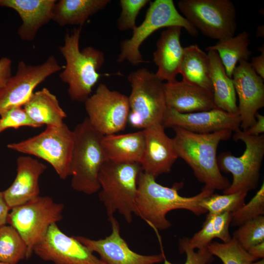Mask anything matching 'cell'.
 Segmentation results:
<instances>
[{
  "label": "cell",
  "instance_id": "obj_3",
  "mask_svg": "<svg viewBox=\"0 0 264 264\" xmlns=\"http://www.w3.org/2000/svg\"><path fill=\"white\" fill-rule=\"evenodd\" d=\"M81 30V27H79L67 33L64 44L59 47L66 61L59 77L68 85V93L71 99L85 102L101 76L98 70L104 64L105 57L103 52L92 46L80 50Z\"/></svg>",
  "mask_w": 264,
  "mask_h": 264
},
{
  "label": "cell",
  "instance_id": "obj_1",
  "mask_svg": "<svg viewBox=\"0 0 264 264\" xmlns=\"http://www.w3.org/2000/svg\"><path fill=\"white\" fill-rule=\"evenodd\" d=\"M154 177L141 171L137 180L136 206L137 216L155 229L163 230L170 227L167 214L175 209H185L197 216L207 212L199 203L214 193V190L203 187L201 192L190 197H183L178 190L183 182L175 183L172 187L158 183Z\"/></svg>",
  "mask_w": 264,
  "mask_h": 264
},
{
  "label": "cell",
  "instance_id": "obj_27",
  "mask_svg": "<svg viewBox=\"0 0 264 264\" xmlns=\"http://www.w3.org/2000/svg\"><path fill=\"white\" fill-rule=\"evenodd\" d=\"M179 73L183 81L213 92L210 76V62L207 53L197 44L184 47Z\"/></svg>",
  "mask_w": 264,
  "mask_h": 264
},
{
  "label": "cell",
  "instance_id": "obj_36",
  "mask_svg": "<svg viewBox=\"0 0 264 264\" xmlns=\"http://www.w3.org/2000/svg\"><path fill=\"white\" fill-rule=\"evenodd\" d=\"M0 116V133L8 128L18 129L22 126L41 127L32 120L22 107L10 109Z\"/></svg>",
  "mask_w": 264,
  "mask_h": 264
},
{
  "label": "cell",
  "instance_id": "obj_9",
  "mask_svg": "<svg viewBox=\"0 0 264 264\" xmlns=\"http://www.w3.org/2000/svg\"><path fill=\"white\" fill-rule=\"evenodd\" d=\"M74 139L73 131L64 123L58 126H46L41 133L20 142L9 144L7 147L45 160L60 178L65 180L70 174Z\"/></svg>",
  "mask_w": 264,
  "mask_h": 264
},
{
  "label": "cell",
  "instance_id": "obj_22",
  "mask_svg": "<svg viewBox=\"0 0 264 264\" xmlns=\"http://www.w3.org/2000/svg\"><path fill=\"white\" fill-rule=\"evenodd\" d=\"M55 0H0V6L15 10L22 23L18 34L22 40L34 39L39 29L52 20Z\"/></svg>",
  "mask_w": 264,
  "mask_h": 264
},
{
  "label": "cell",
  "instance_id": "obj_25",
  "mask_svg": "<svg viewBox=\"0 0 264 264\" xmlns=\"http://www.w3.org/2000/svg\"><path fill=\"white\" fill-rule=\"evenodd\" d=\"M23 106L29 117L40 127L61 126L66 117L56 96L45 88L33 92Z\"/></svg>",
  "mask_w": 264,
  "mask_h": 264
},
{
  "label": "cell",
  "instance_id": "obj_17",
  "mask_svg": "<svg viewBox=\"0 0 264 264\" xmlns=\"http://www.w3.org/2000/svg\"><path fill=\"white\" fill-rule=\"evenodd\" d=\"M162 125L165 128L177 127L200 134L225 130L236 132L241 130V119L238 113H230L218 108L189 113L167 109Z\"/></svg>",
  "mask_w": 264,
  "mask_h": 264
},
{
  "label": "cell",
  "instance_id": "obj_42",
  "mask_svg": "<svg viewBox=\"0 0 264 264\" xmlns=\"http://www.w3.org/2000/svg\"><path fill=\"white\" fill-rule=\"evenodd\" d=\"M247 251L257 259H263L264 258V242L251 246Z\"/></svg>",
  "mask_w": 264,
  "mask_h": 264
},
{
  "label": "cell",
  "instance_id": "obj_40",
  "mask_svg": "<svg viewBox=\"0 0 264 264\" xmlns=\"http://www.w3.org/2000/svg\"><path fill=\"white\" fill-rule=\"evenodd\" d=\"M255 117L254 123L246 131H243L250 135L258 136L264 132V116L257 112Z\"/></svg>",
  "mask_w": 264,
  "mask_h": 264
},
{
  "label": "cell",
  "instance_id": "obj_34",
  "mask_svg": "<svg viewBox=\"0 0 264 264\" xmlns=\"http://www.w3.org/2000/svg\"><path fill=\"white\" fill-rule=\"evenodd\" d=\"M264 215V184L255 196L239 209L231 213L232 226H239L246 221Z\"/></svg>",
  "mask_w": 264,
  "mask_h": 264
},
{
  "label": "cell",
  "instance_id": "obj_28",
  "mask_svg": "<svg viewBox=\"0 0 264 264\" xmlns=\"http://www.w3.org/2000/svg\"><path fill=\"white\" fill-rule=\"evenodd\" d=\"M250 43L249 33L243 31L236 36L219 40L205 50L217 52L227 75L232 78L237 63L241 61H248L249 59L252 54L248 47Z\"/></svg>",
  "mask_w": 264,
  "mask_h": 264
},
{
  "label": "cell",
  "instance_id": "obj_14",
  "mask_svg": "<svg viewBox=\"0 0 264 264\" xmlns=\"http://www.w3.org/2000/svg\"><path fill=\"white\" fill-rule=\"evenodd\" d=\"M33 252L55 264H105L74 236L64 233L56 223L49 226L42 240L34 246Z\"/></svg>",
  "mask_w": 264,
  "mask_h": 264
},
{
  "label": "cell",
  "instance_id": "obj_35",
  "mask_svg": "<svg viewBox=\"0 0 264 264\" xmlns=\"http://www.w3.org/2000/svg\"><path fill=\"white\" fill-rule=\"evenodd\" d=\"M151 1L149 0H121V12L117 20V27L120 31L132 30L137 26L136 20L141 10Z\"/></svg>",
  "mask_w": 264,
  "mask_h": 264
},
{
  "label": "cell",
  "instance_id": "obj_12",
  "mask_svg": "<svg viewBox=\"0 0 264 264\" xmlns=\"http://www.w3.org/2000/svg\"><path fill=\"white\" fill-rule=\"evenodd\" d=\"M91 125L104 135L124 130L128 123V96L100 84L95 92L85 101Z\"/></svg>",
  "mask_w": 264,
  "mask_h": 264
},
{
  "label": "cell",
  "instance_id": "obj_7",
  "mask_svg": "<svg viewBox=\"0 0 264 264\" xmlns=\"http://www.w3.org/2000/svg\"><path fill=\"white\" fill-rule=\"evenodd\" d=\"M179 26L184 28L192 36L198 32L176 9L173 0H155L150 1L145 19L132 31L131 38L120 44V53L117 61H127L134 66L145 61L139 50L142 44L154 31L162 28Z\"/></svg>",
  "mask_w": 264,
  "mask_h": 264
},
{
  "label": "cell",
  "instance_id": "obj_13",
  "mask_svg": "<svg viewBox=\"0 0 264 264\" xmlns=\"http://www.w3.org/2000/svg\"><path fill=\"white\" fill-rule=\"evenodd\" d=\"M62 68L54 56L38 65L20 61L16 74L0 88V114L13 108L23 106L39 84Z\"/></svg>",
  "mask_w": 264,
  "mask_h": 264
},
{
  "label": "cell",
  "instance_id": "obj_19",
  "mask_svg": "<svg viewBox=\"0 0 264 264\" xmlns=\"http://www.w3.org/2000/svg\"><path fill=\"white\" fill-rule=\"evenodd\" d=\"M46 169L45 164L29 156L17 158L15 179L3 191L5 200L11 209L40 196L39 178Z\"/></svg>",
  "mask_w": 264,
  "mask_h": 264
},
{
  "label": "cell",
  "instance_id": "obj_39",
  "mask_svg": "<svg viewBox=\"0 0 264 264\" xmlns=\"http://www.w3.org/2000/svg\"><path fill=\"white\" fill-rule=\"evenodd\" d=\"M261 54L254 57L251 59L250 64L255 72L264 79V45L259 48Z\"/></svg>",
  "mask_w": 264,
  "mask_h": 264
},
{
  "label": "cell",
  "instance_id": "obj_33",
  "mask_svg": "<svg viewBox=\"0 0 264 264\" xmlns=\"http://www.w3.org/2000/svg\"><path fill=\"white\" fill-rule=\"evenodd\" d=\"M232 238L245 250L264 242V217L259 216L239 226Z\"/></svg>",
  "mask_w": 264,
  "mask_h": 264
},
{
  "label": "cell",
  "instance_id": "obj_6",
  "mask_svg": "<svg viewBox=\"0 0 264 264\" xmlns=\"http://www.w3.org/2000/svg\"><path fill=\"white\" fill-rule=\"evenodd\" d=\"M128 80L131 86L128 123L143 130L162 124L167 109L162 81L144 67L131 72Z\"/></svg>",
  "mask_w": 264,
  "mask_h": 264
},
{
  "label": "cell",
  "instance_id": "obj_41",
  "mask_svg": "<svg viewBox=\"0 0 264 264\" xmlns=\"http://www.w3.org/2000/svg\"><path fill=\"white\" fill-rule=\"evenodd\" d=\"M11 209L6 202L3 192L0 191V227L6 225Z\"/></svg>",
  "mask_w": 264,
  "mask_h": 264
},
{
  "label": "cell",
  "instance_id": "obj_18",
  "mask_svg": "<svg viewBox=\"0 0 264 264\" xmlns=\"http://www.w3.org/2000/svg\"><path fill=\"white\" fill-rule=\"evenodd\" d=\"M143 131L145 149L141 166L144 173L156 178L169 173L178 157L172 138L166 134L162 124L153 125Z\"/></svg>",
  "mask_w": 264,
  "mask_h": 264
},
{
  "label": "cell",
  "instance_id": "obj_4",
  "mask_svg": "<svg viewBox=\"0 0 264 264\" xmlns=\"http://www.w3.org/2000/svg\"><path fill=\"white\" fill-rule=\"evenodd\" d=\"M142 171L141 164L107 160L98 175L99 199L104 203L108 218L117 211L128 223L133 214L137 216L136 197L137 180Z\"/></svg>",
  "mask_w": 264,
  "mask_h": 264
},
{
  "label": "cell",
  "instance_id": "obj_31",
  "mask_svg": "<svg viewBox=\"0 0 264 264\" xmlns=\"http://www.w3.org/2000/svg\"><path fill=\"white\" fill-rule=\"evenodd\" d=\"M247 193L248 192L243 190L222 195L213 193L202 199L199 205L211 214L232 213L244 205Z\"/></svg>",
  "mask_w": 264,
  "mask_h": 264
},
{
  "label": "cell",
  "instance_id": "obj_11",
  "mask_svg": "<svg viewBox=\"0 0 264 264\" xmlns=\"http://www.w3.org/2000/svg\"><path fill=\"white\" fill-rule=\"evenodd\" d=\"M183 17L204 35L219 40L235 36L236 10L229 0H180Z\"/></svg>",
  "mask_w": 264,
  "mask_h": 264
},
{
  "label": "cell",
  "instance_id": "obj_15",
  "mask_svg": "<svg viewBox=\"0 0 264 264\" xmlns=\"http://www.w3.org/2000/svg\"><path fill=\"white\" fill-rule=\"evenodd\" d=\"M239 63L232 78L239 97L241 128L245 131L255 122L258 110L264 107V79L255 72L250 63L246 61Z\"/></svg>",
  "mask_w": 264,
  "mask_h": 264
},
{
  "label": "cell",
  "instance_id": "obj_26",
  "mask_svg": "<svg viewBox=\"0 0 264 264\" xmlns=\"http://www.w3.org/2000/svg\"><path fill=\"white\" fill-rule=\"evenodd\" d=\"M110 0H61L55 3L52 20L60 26L83 25L88 18L104 9Z\"/></svg>",
  "mask_w": 264,
  "mask_h": 264
},
{
  "label": "cell",
  "instance_id": "obj_24",
  "mask_svg": "<svg viewBox=\"0 0 264 264\" xmlns=\"http://www.w3.org/2000/svg\"><path fill=\"white\" fill-rule=\"evenodd\" d=\"M207 54L209 59L210 76L216 108L230 113H238L236 94L232 78L227 75L217 51L209 50Z\"/></svg>",
  "mask_w": 264,
  "mask_h": 264
},
{
  "label": "cell",
  "instance_id": "obj_8",
  "mask_svg": "<svg viewBox=\"0 0 264 264\" xmlns=\"http://www.w3.org/2000/svg\"><path fill=\"white\" fill-rule=\"evenodd\" d=\"M235 141L241 140L245 144L243 153L239 157L230 152H222L217 157L220 171L230 173L233 181L223 194L255 189L258 184L260 171L264 157V135H250L241 130L235 132Z\"/></svg>",
  "mask_w": 264,
  "mask_h": 264
},
{
  "label": "cell",
  "instance_id": "obj_43",
  "mask_svg": "<svg viewBox=\"0 0 264 264\" xmlns=\"http://www.w3.org/2000/svg\"><path fill=\"white\" fill-rule=\"evenodd\" d=\"M264 26H259L257 29L256 35L258 38L264 37Z\"/></svg>",
  "mask_w": 264,
  "mask_h": 264
},
{
  "label": "cell",
  "instance_id": "obj_38",
  "mask_svg": "<svg viewBox=\"0 0 264 264\" xmlns=\"http://www.w3.org/2000/svg\"><path fill=\"white\" fill-rule=\"evenodd\" d=\"M11 60L7 57L0 59V88L11 76Z\"/></svg>",
  "mask_w": 264,
  "mask_h": 264
},
{
  "label": "cell",
  "instance_id": "obj_23",
  "mask_svg": "<svg viewBox=\"0 0 264 264\" xmlns=\"http://www.w3.org/2000/svg\"><path fill=\"white\" fill-rule=\"evenodd\" d=\"M102 144L107 160L140 164L145 149L144 133L142 130L104 135Z\"/></svg>",
  "mask_w": 264,
  "mask_h": 264
},
{
  "label": "cell",
  "instance_id": "obj_30",
  "mask_svg": "<svg viewBox=\"0 0 264 264\" xmlns=\"http://www.w3.org/2000/svg\"><path fill=\"white\" fill-rule=\"evenodd\" d=\"M27 246L17 230L11 225L0 227V262L17 264L26 259Z\"/></svg>",
  "mask_w": 264,
  "mask_h": 264
},
{
  "label": "cell",
  "instance_id": "obj_44",
  "mask_svg": "<svg viewBox=\"0 0 264 264\" xmlns=\"http://www.w3.org/2000/svg\"><path fill=\"white\" fill-rule=\"evenodd\" d=\"M251 264H264V259H262L261 260L257 262L255 261L252 263Z\"/></svg>",
  "mask_w": 264,
  "mask_h": 264
},
{
  "label": "cell",
  "instance_id": "obj_20",
  "mask_svg": "<svg viewBox=\"0 0 264 264\" xmlns=\"http://www.w3.org/2000/svg\"><path fill=\"white\" fill-rule=\"evenodd\" d=\"M163 86L167 109L189 113L216 108L209 90L183 81L167 82Z\"/></svg>",
  "mask_w": 264,
  "mask_h": 264
},
{
  "label": "cell",
  "instance_id": "obj_37",
  "mask_svg": "<svg viewBox=\"0 0 264 264\" xmlns=\"http://www.w3.org/2000/svg\"><path fill=\"white\" fill-rule=\"evenodd\" d=\"M179 250L181 254L185 253L186 260L184 264H210L214 261V256L207 248L195 252L185 243L183 238L179 240ZM164 264H174L164 259Z\"/></svg>",
  "mask_w": 264,
  "mask_h": 264
},
{
  "label": "cell",
  "instance_id": "obj_21",
  "mask_svg": "<svg viewBox=\"0 0 264 264\" xmlns=\"http://www.w3.org/2000/svg\"><path fill=\"white\" fill-rule=\"evenodd\" d=\"M181 29L179 26L167 28L156 42L153 61L158 68L155 74L162 81H175L179 74L184 52L180 43Z\"/></svg>",
  "mask_w": 264,
  "mask_h": 264
},
{
  "label": "cell",
  "instance_id": "obj_5",
  "mask_svg": "<svg viewBox=\"0 0 264 264\" xmlns=\"http://www.w3.org/2000/svg\"><path fill=\"white\" fill-rule=\"evenodd\" d=\"M70 176L74 190L88 195L99 191L100 170L107 158L102 141L104 135L96 130L87 117L75 127Z\"/></svg>",
  "mask_w": 264,
  "mask_h": 264
},
{
  "label": "cell",
  "instance_id": "obj_29",
  "mask_svg": "<svg viewBox=\"0 0 264 264\" xmlns=\"http://www.w3.org/2000/svg\"><path fill=\"white\" fill-rule=\"evenodd\" d=\"M231 220V213L229 212L216 215L208 213L199 231L191 238H182L194 250L207 248L215 238L220 239L223 242H228L232 239L229 231Z\"/></svg>",
  "mask_w": 264,
  "mask_h": 264
},
{
  "label": "cell",
  "instance_id": "obj_45",
  "mask_svg": "<svg viewBox=\"0 0 264 264\" xmlns=\"http://www.w3.org/2000/svg\"><path fill=\"white\" fill-rule=\"evenodd\" d=\"M0 264H8L5 263H2V262H0Z\"/></svg>",
  "mask_w": 264,
  "mask_h": 264
},
{
  "label": "cell",
  "instance_id": "obj_10",
  "mask_svg": "<svg viewBox=\"0 0 264 264\" xmlns=\"http://www.w3.org/2000/svg\"><path fill=\"white\" fill-rule=\"evenodd\" d=\"M64 205L48 196H39L12 208L7 223L14 227L27 246L26 259L33 254L34 246L46 234L49 226L61 220Z\"/></svg>",
  "mask_w": 264,
  "mask_h": 264
},
{
  "label": "cell",
  "instance_id": "obj_2",
  "mask_svg": "<svg viewBox=\"0 0 264 264\" xmlns=\"http://www.w3.org/2000/svg\"><path fill=\"white\" fill-rule=\"evenodd\" d=\"M172 128L175 132L172 140L178 157L189 165L204 187L214 191L228 188L230 183L221 173L217 152L219 143L229 139L232 132L225 130L200 134L180 127Z\"/></svg>",
  "mask_w": 264,
  "mask_h": 264
},
{
  "label": "cell",
  "instance_id": "obj_16",
  "mask_svg": "<svg viewBox=\"0 0 264 264\" xmlns=\"http://www.w3.org/2000/svg\"><path fill=\"white\" fill-rule=\"evenodd\" d=\"M111 233L104 239L91 240L82 236L74 237L93 252H97L105 264H155L163 261V253L152 255L138 254L131 250L120 235V225L113 216L108 218Z\"/></svg>",
  "mask_w": 264,
  "mask_h": 264
},
{
  "label": "cell",
  "instance_id": "obj_32",
  "mask_svg": "<svg viewBox=\"0 0 264 264\" xmlns=\"http://www.w3.org/2000/svg\"><path fill=\"white\" fill-rule=\"evenodd\" d=\"M207 249L213 256L219 258L223 264H251L257 260L232 238L227 242H212Z\"/></svg>",
  "mask_w": 264,
  "mask_h": 264
}]
</instances>
